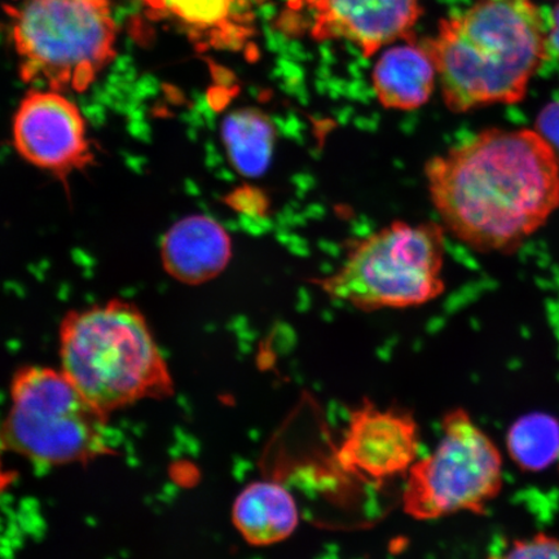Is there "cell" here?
<instances>
[{
  "instance_id": "obj_1",
  "label": "cell",
  "mask_w": 559,
  "mask_h": 559,
  "mask_svg": "<svg viewBox=\"0 0 559 559\" xmlns=\"http://www.w3.org/2000/svg\"><path fill=\"white\" fill-rule=\"evenodd\" d=\"M442 226L481 253H510L559 209V164L535 130L488 129L425 165Z\"/></svg>"
},
{
  "instance_id": "obj_2",
  "label": "cell",
  "mask_w": 559,
  "mask_h": 559,
  "mask_svg": "<svg viewBox=\"0 0 559 559\" xmlns=\"http://www.w3.org/2000/svg\"><path fill=\"white\" fill-rule=\"evenodd\" d=\"M424 46L436 62L447 108L465 114L523 100L548 58L549 25L531 0H478L443 20Z\"/></svg>"
},
{
  "instance_id": "obj_3",
  "label": "cell",
  "mask_w": 559,
  "mask_h": 559,
  "mask_svg": "<svg viewBox=\"0 0 559 559\" xmlns=\"http://www.w3.org/2000/svg\"><path fill=\"white\" fill-rule=\"evenodd\" d=\"M59 355L62 373L105 415L174 393L169 365L148 321L126 300L68 312Z\"/></svg>"
},
{
  "instance_id": "obj_4",
  "label": "cell",
  "mask_w": 559,
  "mask_h": 559,
  "mask_svg": "<svg viewBox=\"0 0 559 559\" xmlns=\"http://www.w3.org/2000/svg\"><path fill=\"white\" fill-rule=\"evenodd\" d=\"M444 253L440 223L396 221L355 245L332 275L311 283L360 311L408 309L443 295Z\"/></svg>"
},
{
  "instance_id": "obj_5",
  "label": "cell",
  "mask_w": 559,
  "mask_h": 559,
  "mask_svg": "<svg viewBox=\"0 0 559 559\" xmlns=\"http://www.w3.org/2000/svg\"><path fill=\"white\" fill-rule=\"evenodd\" d=\"M21 79L83 93L115 58L107 0H23L13 11Z\"/></svg>"
},
{
  "instance_id": "obj_6",
  "label": "cell",
  "mask_w": 559,
  "mask_h": 559,
  "mask_svg": "<svg viewBox=\"0 0 559 559\" xmlns=\"http://www.w3.org/2000/svg\"><path fill=\"white\" fill-rule=\"evenodd\" d=\"M0 436L5 449L40 466H62L110 453L108 415L61 369L25 367L13 376Z\"/></svg>"
},
{
  "instance_id": "obj_7",
  "label": "cell",
  "mask_w": 559,
  "mask_h": 559,
  "mask_svg": "<svg viewBox=\"0 0 559 559\" xmlns=\"http://www.w3.org/2000/svg\"><path fill=\"white\" fill-rule=\"evenodd\" d=\"M404 478L403 509L417 521L484 514L504 486L500 450L464 408L447 412L437 449Z\"/></svg>"
},
{
  "instance_id": "obj_8",
  "label": "cell",
  "mask_w": 559,
  "mask_h": 559,
  "mask_svg": "<svg viewBox=\"0 0 559 559\" xmlns=\"http://www.w3.org/2000/svg\"><path fill=\"white\" fill-rule=\"evenodd\" d=\"M12 139L26 163L61 180L94 164L85 117L58 91L34 90L24 97L13 118Z\"/></svg>"
},
{
  "instance_id": "obj_9",
  "label": "cell",
  "mask_w": 559,
  "mask_h": 559,
  "mask_svg": "<svg viewBox=\"0 0 559 559\" xmlns=\"http://www.w3.org/2000/svg\"><path fill=\"white\" fill-rule=\"evenodd\" d=\"M418 451L419 428L409 411L366 401L349 415L335 461L354 477L381 485L405 477Z\"/></svg>"
},
{
  "instance_id": "obj_10",
  "label": "cell",
  "mask_w": 559,
  "mask_h": 559,
  "mask_svg": "<svg viewBox=\"0 0 559 559\" xmlns=\"http://www.w3.org/2000/svg\"><path fill=\"white\" fill-rule=\"evenodd\" d=\"M313 37L354 41L365 56L384 45L408 38L421 15L419 0H310Z\"/></svg>"
},
{
  "instance_id": "obj_11",
  "label": "cell",
  "mask_w": 559,
  "mask_h": 559,
  "mask_svg": "<svg viewBox=\"0 0 559 559\" xmlns=\"http://www.w3.org/2000/svg\"><path fill=\"white\" fill-rule=\"evenodd\" d=\"M164 269L187 285L218 277L233 258V241L212 216L191 215L167 230L160 245Z\"/></svg>"
},
{
  "instance_id": "obj_12",
  "label": "cell",
  "mask_w": 559,
  "mask_h": 559,
  "mask_svg": "<svg viewBox=\"0 0 559 559\" xmlns=\"http://www.w3.org/2000/svg\"><path fill=\"white\" fill-rule=\"evenodd\" d=\"M233 522L253 547H271L295 534L299 510L289 489L274 480H257L237 496Z\"/></svg>"
},
{
  "instance_id": "obj_13",
  "label": "cell",
  "mask_w": 559,
  "mask_h": 559,
  "mask_svg": "<svg viewBox=\"0 0 559 559\" xmlns=\"http://www.w3.org/2000/svg\"><path fill=\"white\" fill-rule=\"evenodd\" d=\"M438 72L425 46H396L384 52L373 69L377 99L388 109L414 110L429 102Z\"/></svg>"
},
{
  "instance_id": "obj_14",
  "label": "cell",
  "mask_w": 559,
  "mask_h": 559,
  "mask_svg": "<svg viewBox=\"0 0 559 559\" xmlns=\"http://www.w3.org/2000/svg\"><path fill=\"white\" fill-rule=\"evenodd\" d=\"M230 166L243 178H261L274 157L277 132L269 115L257 108H241L223 120L221 128Z\"/></svg>"
},
{
  "instance_id": "obj_15",
  "label": "cell",
  "mask_w": 559,
  "mask_h": 559,
  "mask_svg": "<svg viewBox=\"0 0 559 559\" xmlns=\"http://www.w3.org/2000/svg\"><path fill=\"white\" fill-rule=\"evenodd\" d=\"M157 19L169 20L191 38L229 45L237 0H143Z\"/></svg>"
},
{
  "instance_id": "obj_16",
  "label": "cell",
  "mask_w": 559,
  "mask_h": 559,
  "mask_svg": "<svg viewBox=\"0 0 559 559\" xmlns=\"http://www.w3.org/2000/svg\"><path fill=\"white\" fill-rule=\"evenodd\" d=\"M510 457L524 471H542L559 459V424L548 415L524 416L510 428Z\"/></svg>"
},
{
  "instance_id": "obj_17",
  "label": "cell",
  "mask_w": 559,
  "mask_h": 559,
  "mask_svg": "<svg viewBox=\"0 0 559 559\" xmlns=\"http://www.w3.org/2000/svg\"><path fill=\"white\" fill-rule=\"evenodd\" d=\"M492 559H559V537L537 534L516 540Z\"/></svg>"
},
{
  "instance_id": "obj_18",
  "label": "cell",
  "mask_w": 559,
  "mask_h": 559,
  "mask_svg": "<svg viewBox=\"0 0 559 559\" xmlns=\"http://www.w3.org/2000/svg\"><path fill=\"white\" fill-rule=\"evenodd\" d=\"M534 130L554 151L559 164V102L545 105L536 118Z\"/></svg>"
},
{
  "instance_id": "obj_19",
  "label": "cell",
  "mask_w": 559,
  "mask_h": 559,
  "mask_svg": "<svg viewBox=\"0 0 559 559\" xmlns=\"http://www.w3.org/2000/svg\"><path fill=\"white\" fill-rule=\"evenodd\" d=\"M5 449L2 436H0V496H2L7 488L12 485L13 474L5 469L4 461H3V450Z\"/></svg>"
},
{
  "instance_id": "obj_20",
  "label": "cell",
  "mask_w": 559,
  "mask_h": 559,
  "mask_svg": "<svg viewBox=\"0 0 559 559\" xmlns=\"http://www.w3.org/2000/svg\"><path fill=\"white\" fill-rule=\"evenodd\" d=\"M549 25V46L551 51L559 55V4L551 13V21Z\"/></svg>"
},
{
  "instance_id": "obj_21",
  "label": "cell",
  "mask_w": 559,
  "mask_h": 559,
  "mask_svg": "<svg viewBox=\"0 0 559 559\" xmlns=\"http://www.w3.org/2000/svg\"><path fill=\"white\" fill-rule=\"evenodd\" d=\"M107 2H108V0H107Z\"/></svg>"
}]
</instances>
